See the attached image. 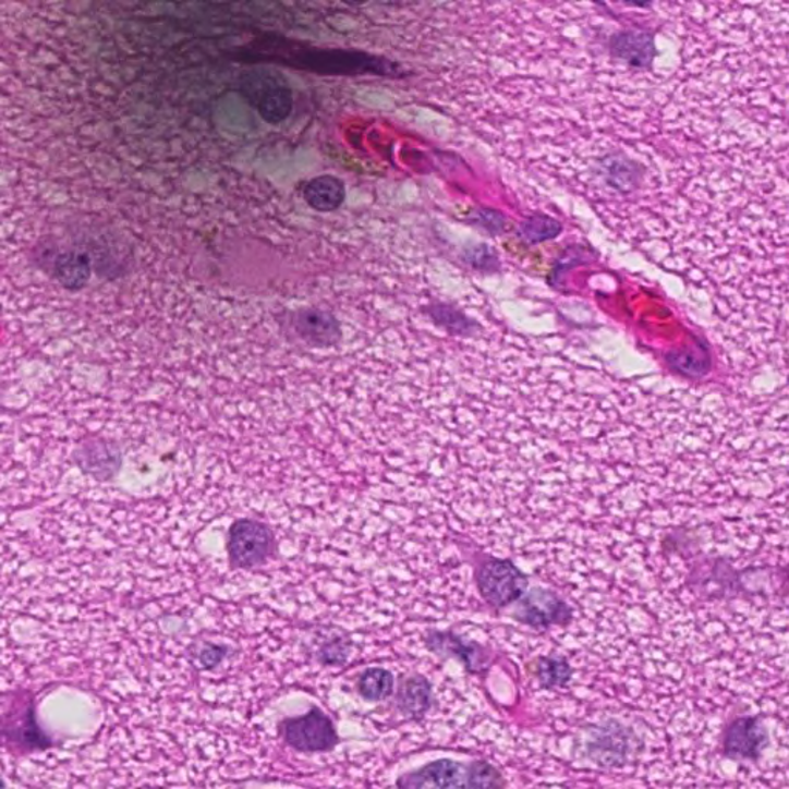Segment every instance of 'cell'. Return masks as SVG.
<instances>
[{
  "label": "cell",
  "instance_id": "obj_3",
  "mask_svg": "<svg viewBox=\"0 0 789 789\" xmlns=\"http://www.w3.org/2000/svg\"><path fill=\"white\" fill-rule=\"evenodd\" d=\"M475 584L487 605L506 609L530 587V576L509 558L486 557L476 566Z\"/></svg>",
  "mask_w": 789,
  "mask_h": 789
},
{
  "label": "cell",
  "instance_id": "obj_16",
  "mask_svg": "<svg viewBox=\"0 0 789 789\" xmlns=\"http://www.w3.org/2000/svg\"><path fill=\"white\" fill-rule=\"evenodd\" d=\"M292 90L288 87H270L258 102L260 118L274 125L286 121L292 113Z\"/></svg>",
  "mask_w": 789,
  "mask_h": 789
},
{
  "label": "cell",
  "instance_id": "obj_4",
  "mask_svg": "<svg viewBox=\"0 0 789 789\" xmlns=\"http://www.w3.org/2000/svg\"><path fill=\"white\" fill-rule=\"evenodd\" d=\"M277 539L269 524L252 519L234 521L227 534V553L234 569L260 568L274 556Z\"/></svg>",
  "mask_w": 789,
  "mask_h": 789
},
{
  "label": "cell",
  "instance_id": "obj_18",
  "mask_svg": "<svg viewBox=\"0 0 789 789\" xmlns=\"http://www.w3.org/2000/svg\"><path fill=\"white\" fill-rule=\"evenodd\" d=\"M506 781L497 766L486 761L471 762V788H501Z\"/></svg>",
  "mask_w": 789,
  "mask_h": 789
},
{
  "label": "cell",
  "instance_id": "obj_15",
  "mask_svg": "<svg viewBox=\"0 0 789 789\" xmlns=\"http://www.w3.org/2000/svg\"><path fill=\"white\" fill-rule=\"evenodd\" d=\"M534 676L542 690H565L574 679V668L561 655H542L534 661Z\"/></svg>",
  "mask_w": 789,
  "mask_h": 789
},
{
  "label": "cell",
  "instance_id": "obj_14",
  "mask_svg": "<svg viewBox=\"0 0 789 789\" xmlns=\"http://www.w3.org/2000/svg\"><path fill=\"white\" fill-rule=\"evenodd\" d=\"M303 199L308 207L319 214H330V211L338 210L344 203V182L330 174L315 178L305 184Z\"/></svg>",
  "mask_w": 789,
  "mask_h": 789
},
{
  "label": "cell",
  "instance_id": "obj_2",
  "mask_svg": "<svg viewBox=\"0 0 789 789\" xmlns=\"http://www.w3.org/2000/svg\"><path fill=\"white\" fill-rule=\"evenodd\" d=\"M583 740L584 757L605 769L627 766L642 748V740L634 729L616 720L587 729Z\"/></svg>",
  "mask_w": 789,
  "mask_h": 789
},
{
  "label": "cell",
  "instance_id": "obj_11",
  "mask_svg": "<svg viewBox=\"0 0 789 789\" xmlns=\"http://www.w3.org/2000/svg\"><path fill=\"white\" fill-rule=\"evenodd\" d=\"M609 53L616 61L628 63L631 69L647 70L655 59V40L642 29H621L609 40Z\"/></svg>",
  "mask_w": 789,
  "mask_h": 789
},
{
  "label": "cell",
  "instance_id": "obj_6",
  "mask_svg": "<svg viewBox=\"0 0 789 789\" xmlns=\"http://www.w3.org/2000/svg\"><path fill=\"white\" fill-rule=\"evenodd\" d=\"M281 732L286 743L300 753H327L340 742L332 718L319 708H312L304 716L286 718Z\"/></svg>",
  "mask_w": 789,
  "mask_h": 789
},
{
  "label": "cell",
  "instance_id": "obj_12",
  "mask_svg": "<svg viewBox=\"0 0 789 789\" xmlns=\"http://www.w3.org/2000/svg\"><path fill=\"white\" fill-rule=\"evenodd\" d=\"M394 703L403 716L413 718V720H422L434 705V690H432L429 680L420 673L405 677L398 688Z\"/></svg>",
  "mask_w": 789,
  "mask_h": 789
},
{
  "label": "cell",
  "instance_id": "obj_7",
  "mask_svg": "<svg viewBox=\"0 0 789 789\" xmlns=\"http://www.w3.org/2000/svg\"><path fill=\"white\" fill-rule=\"evenodd\" d=\"M769 742L772 737L763 718L743 716L735 718L725 729L721 748L729 761L755 763L761 761Z\"/></svg>",
  "mask_w": 789,
  "mask_h": 789
},
{
  "label": "cell",
  "instance_id": "obj_13",
  "mask_svg": "<svg viewBox=\"0 0 789 789\" xmlns=\"http://www.w3.org/2000/svg\"><path fill=\"white\" fill-rule=\"evenodd\" d=\"M93 274L90 256L87 253L63 252L54 256L51 275L69 292H81L87 288Z\"/></svg>",
  "mask_w": 789,
  "mask_h": 789
},
{
  "label": "cell",
  "instance_id": "obj_20",
  "mask_svg": "<svg viewBox=\"0 0 789 789\" xmlns=\"http://www.w3.org/2000/svg\"><path fill=\"white\" fill-rule=\"evenodd\" d=\"M227 654L226 647L218 645H206L199 654V664L204 669H214L215 666L224 660Z\"/></svg>",
  "mask_w": 789,
  "mask_h": 789
},
{
  "label": "cell",
  "instance_id": "obj_21",
  "mask_svg": "<svg viewBox=\"0 0 789 789\" xmlns=\"http://www.w3.org/2000/svg\"><path fill=\"white\" fill-rule=\"evenodd\" d=\"M616 2L624 3L629 7H638V9H647L653 5L654 0H616Z\"/></svg>",
  "mask_w": 789,
  "mask_h": 789
},
{
  "label": "cell",
  "instance_id": "obj_9",
  "mask_svg": "<svg viewBox=\"0 0 789 789\" xmlns=\"http://www.w3.org/2000/svg\"><path fill=\"white\" fill-rule=\"evenodd\" d=\"M403 788H471V763L441 758L401 776Z\"/></svg>",
  "mask_w": 789,
  "mask_h": 789
},
{
  "label": "cell",
  "instance_id": "obj_5",
  "mask_svg": "<svg viewBox=\"0 0 789 789\" xmlns=\"http://www.w3.org/2000/svg\"><path fill=\"white\" fill-rule=\"evenodd\" d=\"M511 619L543 632L569 627L574 620V609L556 591L542 586L527 587L519 600L513 603Z\"/></svg>",
  "mask_w": 789,
  "mask_h": 789
},
{
  "label": "cell",
  "instance_id": "obj_19",
  "mask_svg": "<svg viewBox=\"0 0 789 789\" xmlns=\"http://www.w3.org/2000/svg\"><path fill=\"white\" fill-rule=\"evenodd\" d=\"M349 653L348 643L342 642L340 639H335L332 642H327L326 645L319 650L318 658L324 665H342L348 661Z\"/></svg>",
  "mask_w": 789,
  "mask_h": 789
},
{
  "label": "cell",
  "instance_id": "obj_23",
  "mask_svg": "<svg viewBox=\"0 0 789 789\" xmlns=\"http://www.w3.org/2000/svg\"><path fill=\"white\" fill-rule=\"evenodd\" d=\"M383 2L394 3V2H398V0H383Z\"/></svg>",
  "mask_w": 789,
  "mask_h": 789
},
{
  "label": "cell",
  "instance_id": "obj_10",
  "mask_svg": "<svg viewBox=\"0 0 789 789\" xmlns=\"http://www.w3.org/2000/svg\"><path fill=\"white\" fill-rule=\"evenodd\" d=\"M73 458L84 474L99 482H110L119 474L122 466L121 450L114 442L100 437L87 438L80 442L74 449Z\"/></svg>",
  "mask_w": 789,
  "mask_h": 789
},
{
  "label": "cell",
  "instance_id": "obj_8",
  "mask_svg": "<svg viewBox=\"0 0 789 789\" xmlns=\"http://www.w3.org/2000/svg\"><path fill=\"white\" fill-rule=\"evenodd\" d=\"M426 647L438 657L460 661L469 673L482 676L494 664V653L475 640L461 638L452 631H429Z\"/></svg>",
  "mask_w": 789,
  "mask_h": 789
},
{
  "label": "cell",
  "instance_id": "obj_1",
  "mask_svg": "<svg viewBox=\"0 0 789 789\" xmlns=\"http://www.w3.org/2000/svg\"><path fill=\"white\" fill-rule=\"evenodd\" d=\"M51 746L53 739L37 720L35 700L28 694L0 695V748L27 755Z\"/></svg>",
  "mask_w": 789,
  "mask_h": 789
},
{
  "label": "cell",
  "instance_id": "obj_17",
  "mask_svg": "<svg viewBox=\"0 0 789 789\" xmlns=\"http://www.w3.org/2000/svg\"><path fill=\"white\" fill-rule=\"evenodd\" d=\"M394 691V679L392 672L383 668H368L361 673L359 680V692L361 697L367 702H383L389 699Z\"/></svg>",
  "mask_w": 789,
  "mask_h": 789
},
{
  "label": "cell",
  "instance_id": "obj_22",
  "mask_svg": "<svg viewBox=\"0 0 789 789\" xmlns=\"http://www.w3.org/2000/svg\"><path fill=\"white\" fill-rule=\"evenodd\" d=\"M341 2L350 7H360L364 5V3H367L368 0H341Z\"/></svg>",
  "mask_w": 789,
  "mask_h": 789
},
{
  "label": "cell",
  "instance_id": "obj_24",
  "mask_svg": "<svg viewBox=\"0 0 789 789\" xmlns=\"http://www.w3.org/2000/svg\"><path fill=\"white\" fill-rule=\"evenodd\" d=\"M3 785H5V781H3L2 779H0V787H3Z\"/></svg>",
  "mask_w": 789,
  "mask_h": 789
}]
</instances>
